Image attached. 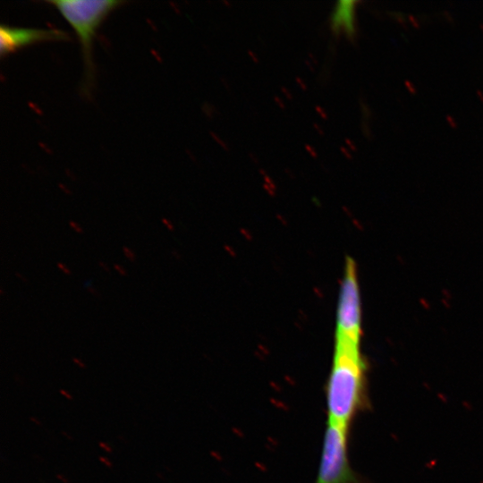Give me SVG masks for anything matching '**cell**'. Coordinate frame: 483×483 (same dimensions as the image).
<instances>
[{"mask_svg": "<svg viewBox=\"0 0 483 483\" xmlns=\"http://www.w3.org/2000/svg\"><path fill=\"white\" fill-rule=\"evenodd\" d=\"M15 276L22 282H28V279L21 272H16Z\"/></svg>", "mask_w": 483, "mask_h": 483, "instance_id": "44dd1931", "label": "cell"}, {"mask_svg": "<svg viewBox=\"0 0 483 483\" xmlns=\"http://www.w3.org/2000/svg\"><path fill=\"white\" fill-rule=\"evenodd\" d=\"M56 267L64 275H72L71 269L64 263L57 262Z\"/></svg>", "mask_w": 483, "mask_h": 483, "instance_id": "9c48e42d", "label": "cell"}, {"mask_svg": "<svg viewBox=\"0 0 483 483\" xmlns=\"http://www.w3.org/2000/svg\"><path fill=\"white\" fill-rule=\"evenodd\" d=\"M314 127L316 128L317 131H318L320 135H323V134H324L323 130H321V128H320L317 123L314 124Z\"/></svg>", "mask_w": 483, "mask_h": 483, "instance_id": "d4e9b609", "label": "cell"}, {"mask_svg": "<svg viewBox=\"0 0 483 483\" xmlns=\"http://www.w3.org/2000/svg\"><path fill=\"white\" fill-rule=\"evenodd\" d=\"M69 226L76 233L81 234L84 232L83 228L80 226V225L78 224L77 222L73 221V220L69 221Z\"/></svg>", "mask_w": 483, "mask_h": 483, "instance_id": "ba28073f", "label": "cell"}, {"mask_svg": "<svg viewBox=\"0 0 483 483\" xmlns=\"http://www.w3.org/2000/svg\"><path fill=\"white\" fill-rule=\"evenodd\" d=\"M354 4L355 2L339 3L333 16L332 26L335 31L343 28L349 35L353 32Z\"/></svg>", "mask_w": 483, "mask_h": 483, "instance_id": "8992f818", "label": "cell"}, {"mask_svg": "<svg viewBox=\"0 0 483 483\" xmlns=\"http://www.w3.org/2000/svg\"><path fill=\"white\" fill-rule=\"evenodd\" d=\"M316 111L319 114V116L322 117L323 119L327 118V114L322 107L317 106H316Z\"/></svg>", "mask_w": 483, "mask_h": 483, "instance_id": "ac0fdd59", "label": "cell"}, {"mask_svg": "<svg viewBox=\"0 0 483 483\" xmlns=\"http://www.w3.org/2000/svg\"><path fill=\"white\" fill-rule=\"evenodd\" d=\"M364 372L360 346L335 342L326 392L327 421L349 428L362 402Z\"/></svg>", "mask_w": 483, "mask_h": 483, "instance_id": "6da1fadb", "label": "cell"}, {"mask_svg": "<svg viewBox=\"0 0 483 483\" xmlns=\"http://www.w3.org/2000/svg\"><path fill=\"white\" fill-rule=\"evenodd\" d=\"M114 268L117 272V274L120 275L121 276H126L128 275L126 269L118 263L114 264Z\"/></svg>", "mask_w": 483, "mask_h": 483, "instance_id": "30bf717a", "label": "cell"}, {"mask_svg": "<svg viewBox=\"0 0 483 483\" xmlns=\"http://www.w3.org/2000/svg\"><path fill=\"white\" fill-rule=\"evenodd\" d=\"M296 80H297L298 84L300 85V87H301V89H302L303 90H306V89H307L306 83H305L301 79L297 78Z\"/></svg>", "mask_w": 483, "mask_h": 483, "instance_id": "603a6c76", "label": "cell"}, {"mask_svg": "<svg viewBox=\"0 0 483 483\" xmlns=\"http://www.w3.org/2000/svg\"><path fill=\"white\" fill-rule=\"evenodd\" d=\"M361 312L356 264L347 258L337 310L335 341L360 345Z\"/></svg>", "mask_w": 483, "mask_h": 483, "instance_id": "277c9868", "label": "cell"}, {"mask_svg": "<svg viewBox=\"0 0 483 483\" xmlns=\"http://www.w3.org/2000/svg\"><path fill=\"white\" fill-rule=\"evenodd\" d=\"M59 394L69 401H72L73 399L72 394H70L66 389H60Z\"/></svg>", "mask_w": 483, "mask_h": 483, "instance_id": "9a60e30c", "label": "cell"}, {"mask_svg": "<svg viewBox=\"0 0 483 483\" xmlns=\"http://www.w3.org/2000/svg\"><path fill=\"white\" fill-rule=\"evenodd\" d=\"M305 148H306L307 151L310 154L311 157H317V156H318L317 152H316V150H314V148L310 145L308 144V145L305 146Z\"/></svg>", "mask_w": 483, "mask_h": 483, "instance_id": "d6986e66", "label": "cell"}, {"mask_svg": "<svg viewBox=\"0 0 483 483\" xmlns=\"http://www.w3.org/2000/svg\"><path fill=\"white\" fill-rule=\"evenodd\" d=\"M0 294H1V296L4 295V291L3 287L0 288Z\"/></svg>", "mask_w": 483, "mask_h": 483, "instance_id": "4316f807", "label": "cell"}, {"mask_svg": "<svg viewBox=\"0 0 483 483\" xmlns=\"http://www.w3.org/2000/svg\"><path fill=\"white\" fill-rule=\"evenodd\" d=\"M98 446L100 448H102L103 450H105L106 453H113V449L112 447L109 445L108 443L106 442H103V441H100L98 442Z\"/></svg>", "mask_w": 483, "mask_h": 483, "instance_id": "7c38bea8", "label": "cell"}, {"mask_svg": "<svg viewBox=\"0 0 483 483\" xmlns=\"http://www.w3.org/2000/svg\"><path fill=\"white\" fill-rule=\"evenodd\" d=\"M52 4L73 29L80 40L86 69L87 85L94 73L93 39L106 16L123 2L117 0H53Z\"/></svg>", "mask_w": 483, "mask_h": 483, "instance_id": "7a4b0ae2", "label": "cell"}, {"mask_svg": "<svg viewBox=\"0 0 483 483\" xmlns=\"http://www.w3.org/2000/svg\"><path fill=\"white\" fill-rule=\"evenodd\" d=\"M61 434H62L65 438H67L68 440H73V437H72L70 434H68L66 431H64V430H63V431L61 432Z\"/></svg>", "mask_w": 483, "mask_h": 483, "instance_id": "cb8c5ba5", "label": "cell"}, {"mask_svg": "<svg viewBox=\"0 0 483 483\" xmlns=\"http://www.w3.org/2000/svg\"><path fill=\"white\" fill-rule=\"evenodd\" d=\"M161 222L169 231L174 230V225H173L172 222H170L167 218L163 217L161 219Z\"/></svg>", "mask_w": 483, "mask_h": 483, "instance_id": "2e32d148", "label": "cell"}, {"mask_svg": "<svg viewBox=\"0 0 483 483\" xmlns=\"http://www.w3.org/2000/svg\"><path fill=\"white\" fill-rule=\"evenodd\" d=\"M97 265L103 271H105L106 273H110V267H108V265L106 262H104L102 260H99L97 262Z\"/></svg>", "mask_w": 483, "mask_h": 483, "instance_id": "e0dca14e", "label": "cell"}, {"mask_svg": "<svg viewBox=\"0 0 483 483\" xmlns=\"http://www.w3.org/2000/svg\"><path fill=\"white\" fill-rule=\"evenodd\" d=\"M30 420L32 423H34V424H36V425H38V426H41V425H42V422H41L38 418H36V417H34V416L30 417Z\"/></svg>", "mask_w": 483, "mask_h": 483, "instance_id": "7402d4cb", "label": "cell"}, {"mask_svg": "<svg viewBox=\"0 0 483 483\" xmlns=\"http://www.w3.org/2000/svg\"><path fill=\"white\" fill-rule=\"evenodd\" d=\"M348 430L326 421L315 483H357L348 459Z\"/></svg>", "mask_w": 483, "mask_h": 483, "instance_id": "3957f363", "label": "cell"}, {"mask_svg": "<svg viewBox=\"0 0 483 483\" xmlns=\"http://www.w3.org/2000/svg\"><path fill=\"white\" fill-rule=\"evenodd\" d=\"M275 101L276 102L277 105H280V107L281 108H284V105L282 103L281 99L277 98L276 97H275Z\"/></svg>", "mask_w": 483, "mask_h": 483, "instance_id": "484cf974", "label": "cell"}, {"mask_svg": "<svg viewBox=\"0 0 483 483\" xmlns=\"http://www.w3.org/2000/svg\"><path fill=\"white\" fill-rule=\"evenodd\" d=\"M98 460L105 464V466H106L107 468L109 469H112L113 468V462L107 458V457H105V456H98Z\"/></svg>", "mask_w": 483, "mask_h": 483, "instance_id": "4fadbf2b", "label": "cell"}, {"mask_svg": "<svg viewBox=\"0 0 483 483\" xmlns=\"http://www.w3.org/2000/svg\"><path fill=\"white\" fill-rule=\"evenodd\" d=\"M87 290L93 296H96V297H98V298L101 297V294L97 292V290L93 285H88Z\"/></svg>", "mask_w": 483, "mask_h": 483, "instance_id": "5bb4252c", "label": "cell"}, {"mask_svg": "<svg viewBox=\"0 0 483 483\" xmlns=\"http://www.w3.org/2000/svg\"><path fill=\"white\" fill-rule=\"evenodd\" d=\"M122 250L127 260H129L130 262L136 261V253L131 248H130L129 246H123Z\"/></svg>", "mask_w": 483, "mask_h": 483, "instance_id": "52a82bcc", "label": "cell"}, {"mask_svg": "<svg viewBox=\"0 0 483 483\" xmlns=\"http://www.w3.org/2000/svg\"><path fill=\"white\" fill-rule=\"evenodd\" d=\"M67 34L60 30L19 28L2 25L0 27L1 56L30 45L45 41H59L67 38Z\"/></svg>", "mask_w": 483, "mask_h": 483, "instance_id": "5b68a950", "label": "cell"}, {"mask_svg": "<svg viewBox=\"0 0 483 483\" xmlns=\"http://www.w3.org/2000/svg\"><path fill=\"white\" fill-rule=\"evenodd\" d=\"M72 360L80 369H84L87 368V365L78 357H72Z\"/></svg>", "mask_w": 483, "mask_h": 483, "instance_id": "8fae6325", "label": "cell"}, {"mask_svg": "<svg viewBox=\"0 0 483 483\" xmlns=\"http://www.w3.org/2000/svg\"><path fill=\"white\" fill-rule=\"evenodd\" d=\"M55 478H56L59 481H61L62 483H69V479H68L65 476H64L63 474H61V473H57V474L55 475Z\"/></svg>", "mask_w": 483, "mask_h": 483, "instance_id": "ffe728a7", "label": "cell"}]
</instances>
